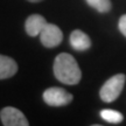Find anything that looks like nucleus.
<instances>
[{
	"instance_id": "4",
	"label": "nucleus",
	"mask_w": 126,
	"mask_h": 126,
	"mask_svg": "<svg viewBox=\"0 0 126 126\" xmlns=\"http://www.w3.org/2000/svg\"><path fill=\"white\" fill-rule=\"evenodd\" d=\"M41 43L47 47V48H54L62 42L63 33L56 25L53 23H47L46 27L40 33Z\"/></svg>"
},
{
	"instance_id": "11",
	"label": "nucleus",
	"mask_w": 126,
	"mask_h": 126,
	"mask_svg": "<svg viewBox=\"0 0 126 126\" xmlns=\"http://www.w3.org/2000/svg\"><path fill=\"white\" fill-rule=\"evenodd\" d=\"M119 31L122 32V34L126 36V14H124L122 18L119 19V23H118Z\"/></svg>"
},
{
	"instance_id": "3",
	"label": "nucleus",
	"mask_w": 126,
	"mask_h": 126,
	"mask_svg": "<svg viewBox=\"0 0 126 126\" xmlns=\"http://www.w3.org/2000/svg\"><path fill=\"white\" fill-rule=\"evenodd\" d=\"M72 94L62 88H49L43 92V100L50 106H63L71 103Z\"/></svg>"
},
{
	"instance_id": "5",
	"label": "nucleus",
	"mask_w": 126,
	"mask_h": 126,
	"mask_svg": "<svg viewBox=\"0 0 126 126\" xmlns=\"http://www.w3.org/2000/svg\"><path fill=\"white\" fill-rule=\"evenodd\" d=\"M0 118L5 126H28L27 118L20 110L12 106L4 108L0 111Z\"/></svg>"
},
{
	"instance_id": "7",
	"label": "nucleus",
	"mask_w": 126,
	"mask_h": 126,
	"mask_svg": "<svg viewBox=\"0 0 126 126\" xmlns=\"http://www.w3.org/2000/svg\"><path fill=\"white\" fill-rule=\"evenodd\" d=\"M70 45L75 50L77 51H84V50L89 49L91 47V40L90 37L86 35L84 32L79 31V29H75L70 34Z\"/></svg>"
},
{
	"instance_id": "2",
	"label": "nucleus",
	"mask_w": 126,
	"mask_h": 126,
	"mask_svg": "<svg viewBox=\"0 0 126 126\" xmlns=\"http://www.w3.org/2000/svg\"><path fill=\"white\" fill-rule=\"evenodd\" d=\"M125 81L126 77L124 74H117L111 78H109L99 91L100 99L105 103L114 102L122 94L124 85H125Z\"/></svg>"
},
{
	"instance_id": "12",
	"label": "nucleus",
	"mask_w": 126,
	"mask_h": 126,
	"mask_svg": "<svg viewBox=\"0 0 126 126\" xmlns=\"http://www.w3.org/2000/svg\"><path fill=\"white\" fill-rule=\"evenodd\" d=\"M28 1H31V2H40L42 0H28Z\"/></svg>"
},
{
	"instance_id": "8",
	"label": "nucleus",
	"mask_w": 126,
	"mask_h": 126,
	"mask_svg": "<svg viewBox=\"0 0 126 126\" xmlns=\"http://www.w3.org/2000/svg\"><path fill=\"white\" fill-rule=\"evenodd\" d=\"M18 71V64L13 59L0 55V79L9 78Z\"/></svg>"
},
{
	"instance_id": "9",
	"label": "nucleus",
	"mask_w": 126,
	"mask_h": 126,
	"mask_svg": "<svg viewBox=\"0 0 126 126\" xmlns=\"http://www.w3.org/2000/svg\"><path fill=\"white\" fill-rule=\"evenodd\" d=\"M100 117L103 118L105 122H109V123H112V124H119V123L123 122V114L119 111H114V110H102L100 112Z\"/></svg>"
},
{
	"instance_id": "6",
	"label": "nucleus",
	"mask_w": 126,
	"mask_h": 126,
	"mask_svg": "<svg viewBox=\"0 0 126 126\" xmlns=\"http://www.w3.org/2000/svg\"><path fill=\"white\" fill-rule=\"evenodd\" d=\"M47 20H46L42 15L40 14H33L31 16H28L25 23V29L29 36H37L40 35L42 29L46 27L47 25Z\"/></svg>"
},
{
	"instance_id": "10",
	"label": "nucleus",
	"mask_w": 126,
	"mask_h": 126,
	"mask_svg": "<svg viewBox=\"0 0 126 126\" xmlns=\"http://www.w3.org/2000/svg\"><path fill=\"white\" fill-rule=\"evenodd\" d=\"M86 2L100 13H106L111 9V1L110 0H86Z\"/></svg>"
},
{
	"instance_id": "1",
	"label": "nucleus",
	"mask_w": 126,
	"mask_h": 126,
	"mask_svg": "<svg viewBox=\"0 0 126 126\" xmlns=\"http://www.w3.org/2000/svg\"><path fill=\"white\" fill-rule=\"evenodd\" d=\"M54 75L61 83L68 85H76L82 78V71L76 60L67 53H61L56 56Z\"/></svg>"
}]
</instances>
